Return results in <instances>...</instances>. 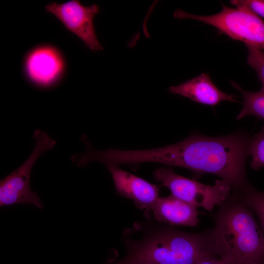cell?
I'll list each match as a JSON object with an SVG mask.
<instances>
[{"mask_svg":"<svg viewBox=\"0 0 264 264\" xmlns=\"http://www.w3.org/2000/svg\"><path fill=\"white\" fill-rule=\"evenodd\" d=\"M197 264H237L230 257L215 253L201 260Z\"/></svg>","mask_w":264,"mask_h":264,"instance_id":"e0dca14e","label":"cell"},{"mask_svg":"<svg viewBox=\"0 0 264 264\" xmlns=\"http://www.w3.org/2000/svg\"><path fill=\"white\" fill-rule=\"evenodd\" d=\"M63 64L58 52L50 47H41L33 51L26 61V70L30 79L35 83L47 86L60 74Z\"/></svg>","mask_w":264,"mask_h":264,"instance_id":"30bf717a","label":"cell"},{"mask_svg":"<svg viewBox=\"0 0 264 264\" xmlns=\"http://www.w3.org/2000/svg\"><path fill=\"white\" fill-rule=\"evenodd\" d=\"M230 3L237 8H246L264 18V0H231Z\"/></svg>","mask_w":264,"mask_h":264,"instance_id":"2e32d148","label":"cell"},{"mask_svg":"<svg viewBox=\"0 0 264 264\" xmlns=\"http://www.w3.org/2000/svg\"><path fill=\"white\" fill-rule=\"evenodd\" d=\"M46 10L54 15L66 28L79 37L90 50L100 51L103 49L94 30L93 21L99 11L96 4L84 6L79 0H73L59 4L50 3Z\"/></svg>","mask_w":264,"mask_h":264,"instance_id":"52a82bcc","label":"cell"},{"mask_svg":"<svg viewBox=\"0 0 264 264\" xmlns=\"http://www.w3.org/2000/svg\"><path fill=\"white\" fill-rule=\"evenodd\" d=\"M168 91L197 103L212 106L222 101L238 102L235 96L220 90L213 83L209 75L205 73L178 86L170 87Z\"/></svg>","mask_w":264,"mask_h":264,"instance_id":"9c48e42d","label":"cell"},{"mask_svg":"<svg viewBox=\"0 0 264 264\" xmlns=\"http://www.w3.org/2000/svg\"><path fill=\"white\" fill-rule=\"evenodd\" d=\"M248 152L252 156L250 166L252 169L257 171L264 167V126L250 139Z\"/></svg>","mask_w":264,"mask_h":264,"instance_id":"5bb4252c","label":"cell"},{"mask_svg":"<svg viewBox=\"0 0 264 264\" xmlns=\"http://www.w3.org/2000/svg\"><path fill=\"white\" fill-rule=\"evenodd\" d=\"M249 141L238 134L217 137L194 134L163 147L121 150L118 159L121 164L158 163L213 174L240 192L249 186L244 167Z\"/></svg>","mask_w":264,"mask_h":264,"instance_id":"6da1fadb","label":"cell"},{"mask_svg":"<svg viewBox=\"0 0 264 264\" xmlns=\"http://www.w3.org/2000/svg\"><path fill=\"white\" fill-rule=\"evenodd\" d=\"M151 211L156 220L170 225L193 227L199 222L197 207L172 195L159 197Z\"/></svg>","mask_w":264,"mask_h":264,"instance_id":"8fae6325","label":"cell"},{"mask_svg":"<svg viewBox=\"0 0 264 264\" xmlns=\"http://www.w3.org/2000/svg\"><path fill=\"white\" fill-rule=\"evenodd\" d=\"M220 206L211 230L218 249L237 264H264V234L251 209L240 195Z\"/></svg>","mask_w":264,"mask_h":264,"instance_id":"7a4b0ae2","label":"cell"},{"mask_svg":"<svg viewBox=\"0 0 264 264\" xmlns=\"http://www.w3.org/2000/svg\"><path fill=\"white\" fill-rule=\"evenodd\" d=\"M245 45L248 50L247 64L255 70L264 88V51L250 45Z\"/></svg>","mask_w":264,"mask_h":264,"instance_id":"9a60e30c","label":"cell"},{"mask_svg":"<svg viewBox=\"0 0 264 264\" xmlns=\"http://www.w3.org/2000/svg\"><path fill=\"white\" fill-rule=\"evenodd\" d=\"M33 138L36 144L29 157L20 167L0 180V207L27 204L39 209L44 207L38 194L30 189V175L33 165L40 155L52 149L56 141L39 129L35 131Z\"/></svg>","mask_w":264,"mask_h":264,"instance_id":"8992f818","label":"cell"},{"mask_svg":"<svg viewBox=\"0 0 264 264\" xmlns=\"http://www.w3.org/2000/svg\"><path fill=\"white\" fill-rule=\"evenodd\" d=\"M111 174L116 191L132 200L142 209L150 211L159 198V189L155 185L120 168L106 166Z\"/></svg>","mask_w":264,"mask_h":264,"instance_id":"ba28073f","label":"cell"},{"mask_svg":"<svg viewBox=\"0 0 264 264\" xmlns=\"http://www.w3.org/2000/svg\"><path fill=\"white\" fill-rule=\"evenodd\" d=\"M231 85L242 94V108L237 116L238 120L248 115H254L264 119V88L256 92L247 91L242 89L234 82Z\"/></svg>","mask_w":264,"mask_h":264,"instance_id":"7c38bea8","label":"cell"},{"mask_svg":"<svg viewBox=\"0 0 264 264\" xmlns=\"http://www.w3.org/2000/svg\"><path fill=\"white\" fill-rule=\"evenodd\" d=\"M217 253L211 230L192 233L169 229L136 244L113 264H197Z\"/></svg>","mask_w":264,"mask_h":264,"instance_id":"3957f363","label":"cell"},{"mask_svg":"<svg viewBox=\"0 0 264 264\" xmlns=\"http://www.w3.org/2000/svg\"><path fill=\"white\" fill-rule=\"evenodd\" d=\"M239 194L245 203L257 215L264 234V191H258L249 186Z\"/></svg>","mask_w":264,"mask_h":264,"instance_id":"4fadbf2b","label":"cell"},{"mask_svg":"<svg viewBox=\"0 0 264 264\" xmlns=\"http://www.w3.org/2000/svg\"><path fill=\"white\" fill-rule=\"evenodd\" d=\"M153 176L169 189L171 195L209 211L225 201L232 190L231 185L222 179L217 180L213 185H206L181 176L165 167L155 169Z\"/></svg>","mask_w":264,"mask_h":264,"instance_id":"5b68a950","label":"cell"},{"mask_svg":"<svg viewBox=\"0 0 264 264\" xmlns=\"http://www.w3.org/2000/svg\"><path fill=\"white\" fill-rule=\"evenodd\" d=\"M174 15L177 19H190L209 24L233 40L264 50V21L246 8L223 4L219 13L210 16L193 15L180 9Z\"/></svg>","mask_w":264,"mask_h":264,"instance_id":"277c9868","label":"cell"}]
</instances>
